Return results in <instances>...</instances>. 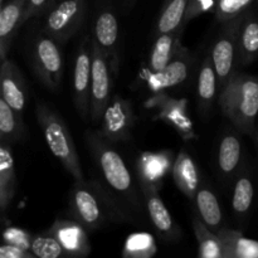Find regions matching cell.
Returning <instances> with one entry per match:
<instances>
[{"mask_svg": "<svg viewBox=\"0 0 258 258\" xmlns=\"http://www.w3.org/2000/svg\"><path fill=\"white\" fill-rule=\"evenodd\" d=\"M85 139L103 181L110 186L106 190L118 202L128 216H141L144 202L139 198L134 179L122 155L113 148L112 143L98 133L87 131Z\"/></svg>", "mask_w": 258, "mask_h": 258, "instance_id": "cell-1", "label": "cell"}, {"mask_svg": "<svg viewBox=\"0 0 258 258\" xmlns=\"http://www.w3.org/2000/svg\"><path fill=\"white\" fill-rule=\"evenodd\" d=\"M73 219L86 231H97L111 222L131 221L118 202L97 181H75L70 196Z\"/></svg>", "mask_w": 258, "mask_h": 258, "instance_id": "cell-2", "label": "cell"}, {"mask_svg": "<svg viewBox=\"0 0 258 258\" xmlns=\"http://www.w3.org/2000/svg\"><path fill=\"white\" fill-rule=\"evenodd\" d=\"M223 115L243 133H252L258 115V78L234 72L218 98Z\"/></svg>", "mask_w": 258, "mask_h": 258, "instance_id": "cell-3", "label": "cell"}, {"mask_svg": "<svg viewBox=\"0 0 258 258\" xmlns=\"http://www.w3.org/2000/svg\"><path fill=\"white\" fill-rule=\"evenodd\" d=\"M35 116L44 135L45 143L53 155L59 160L75 181L85 180L80 156L76 150L70 127L64 120L45 103H39L37 106Z\"/></svg>", "mask_w": 258, "mask_h": 258, "instance_id": "cell-4", "label": "cell"}, {"mask_svg": "<svg viewBox=\"0 0 258 258\" xmlns=\"http://www.w3.org/2000/svg\"><path fill=\"white\" fill-rule=\"evenodd\" d=\"M32 66L38 80L50 91L59 88L63 77V57L59 43L47 33L37 35L32 48Z\"/></svg>", "mask_w": 258, "mask_h": 258, "instance_id": "cell-5", "label": "cell"}, {"mask_svg": "<svg viewBox=\"0 0 258 258\" xmlns=\"http://www.w3.org/2000/svg\"><path fill=\"white\" fill-rule=\"evenodd\" d=\"M91 86L90 118L93 122L101 120L103 110L111 98L112 70L107 58L95 40H91Z\"/></svg>", "mask_w": 258, "mask_h": 258, "instance_id": "cell-6", "label": "cell"}, {"mask_svg": "<svg viewBox=\"0 0 258 258\" xmlns=\"http://www.w3.org/2000/svg\"><path fill=\"white\" fill-rule=\"evenodd\" d=\"M86 10V0H59L45 17L44 33L58 43H66L81 28Z\"/></svg>", "mask_w": 258, "mask_h": 258, "instance_id": "cell-7", "label": "cell"}, {"mask_svg": "<svg viewBox=\"0 0 258 258\" xmlns=\"http://www.w3.org/2000/svg\"><path fill=\"white\" fill-rule=\"evenodd\" d=\"M242 17L243 14L222 23L224 27L214 40L209 54L221 87L226 85L227 81L234 73L237 60V39Z\"/></svg>", "mask_w": 258, "mask_h": 258, "instance_id": "cell-8", "label": "cell"}, {"mask_svg": "<svg viewBox=\"0 0 258 258\" xmlns=\"http://www.w3.org/2000/svg\"><path fill=\"white\" fill-rule=\"evenodd\" d=\"M101 136L112 144L125 143L131 138L135 115L131 103L121 96L110 98L101 116Z\"/></svg>", "mask_w": 258, "mask_h": 258, "instance_id": "cell-9", "label": "cell"}, {"mask_svg": "<svg viewBox=\"0 0 258 258\" xmlns=\"http://www.w3.org/2000/svg\"><path fill=\"white\" fill-rule=\"evenodd\" d=\"M139 184L143 194L144 207L148 212L149 219L153 223L154 228L165 241H178L180 238V231L174 223L173 217L161 199L156 185L143 179H139Z\"/></svg>", "mask_w": 258, "mask_h": 258, "instance_id": "cell-10", "label": "cell"}, {"mask_svg": "<svg viewBox=\"0 0 258 258\" xmlns=\"http://www.w3.org/2000/svg\"><path fill=\"white\" fill-rule=\"evenodd\" d=\"M191 64H193V55L180 43L173 58L163 70L156 73H149V88L154 92H161L164 90L181 85L189 77Z\"/></svg>", "mask_w": 258, "mask_h": 258, "instance_id": "cell-11", "label": "cell"}, {"mask_svg": "<svg viewBox=\"0 0 258 258\" xmlns=\"http://www.w3.org/2000/svg\"><path fill=\"white\" fill-rule=\"evenodd\" d=\"M118 20L110 7H105L97 13L93 23V40L107 58L112 72L117 73L118 57Z\"/></svg>", "mask_w": 258, "mask_h": 258, "instance_id": "cell-12", "label": "cell"}, {"mask_svg": "<svg viewBox=\"0 0 258 258\" xmlns=\"http://www.w3.org/2000/svg\"><path fill=\"white\" fill-rule=\"evenodd\" d=\"M91 50L83 43L76 55L73 68V101L78 115L86 120L90 117Z\"/></svg>", "mask_w": 258, "mask_h": 258, "instance_id": "cell-13", "label": "cell"}, {"mask_svg": "<svg viewBox=\"0 0 258 258\" xmlns=\"http://www.w3.org/2000/svg\"><path fill=\"white\" fill-rule=\"evenodd\" d=\"M0 96L22 115L27 103V85L19 68L8 57L0 62Z\"/></svg>", "mask_w": 258, "mask_h": 258, "instance_id": "cell-14", "label": "cell"}, {"mask_svg": "<svg viewBox=\"0 0 258 258\" xmlns=\"http://www.w3.org/2000/svg\"><path fill=\"white\" fill-rule=\"evenodd\" d=\"M49 231L58 239L67 257H86L91 252L87 231L75 219H55Z\"/></svg>", "mask_w": 258, "mask_h": 258, "instance_id": "cell-15", "label": "cell"}, {"mask_svg": "<svg viewBox=\"0 0 258 258\" xmlns=\"http://www.w3.org/2000/svg\"><path fill=\"white\" fill-rule=\"evenodd\" d=\"M156 98L158 118L175 128L176 133L186 141L197 138L193 121L188 112L186 102L184 100H175L168 96H159Z\"/></svg>", "mask_w": 258, "mask_h": 258, "instance_id": "cell-16", "label": "cell"}, {"mask_svg": "<svg viewBox=\"0 0 258 258\" xmlns=\"http://www.w3.org/2000/svg\"><path fill=\"white\" fill-rule=\"evenodd\" d=\"M25 0H8L0 9V62L8 57L10 45L23 24Z\"/></svg>", "mask_w": 258, "mask_h": 258, "instance_id": "cell-17", "label": "cell"}, {"mask_svg": "<svg viewBox=\"0 0 258 258\" xmlns=\"http://www.w3.org/2000/svg\"><path fill=\"white\" fill-rule=\"evenodd\" d=\"M171 174H173L176 188L186 198L193 201L197 189L201 184V176H199L198 166H197L193 156L185 149H181L176 155L175 161L171 166Z\"/></svg>", "mask_w": 258, "mask_h": 258, "instance_id": "cell-18", "label": "cell"}, {"mask_svg": "<svg viewBox=\"0 0 258 258\" xmlns=\"http://www.w3.org/2000/svg\"><path fill=\"white\" fill-rule=\"evenodd\" d=\"M258 57V18L248 12L243 13L237 39V60L249 64Z\"/></svg>", "mask_w": 258, "mask_h": 258, "instance_id": "cell-19", "label": "cell"}, {"mask_svg": "<svg viewBox=\"0 0 258 258\" xmlns=\"http://www.w3.org/2000/svg\"><path fill=\"white\" fill-rule=\"evenodd\" d=\"M17 190V175L12 148L8 141L0 140V212L9 208Z\"/></svg>", "mask_w": 258, "mask_h": 258, "instance_id": "cell-20", "label": "cell"}, {"mask_svg": "<svg viewBox=\"0 0 258 258\" xmlns=\"http://www.w3.org/2000/svg\"><path fill=\"white\" fill-rule=\"evenodd\" d=\"M193 202L196 203L197 211L199 213V218L204 224L214 233L222 228L223 223V214H222L221 206L217 199L216 194L206 184H199L196 191Z\"/></svg>", "mask_w": 258, "mask_h": 258, "instance_id": "cell-21", "label": "cell"}, {"mask_svg": "<svg viewBox=\"0 0 258 258\" xmlns=\"http://www.w3.org/2000/svg\"><path fill=\"white\" fill-rule=\"evenodd\" d=\"M217 236L221 241L223 258H258V241L223 227L217 232Z\"/></svg>", "mask_w": 258, "mask_h": 258, "instance_id": "cell-22", "label": "cell"}, {"mask_svg": "<svg viewBox=\"0 0 258 258\" xmlns=\"http://www.w3.org/2000/svg\"><path fill=\"white\" fill-rule=\"evenodd\" d=\"M181 32L183 29H176L173 32L161 33L156 35V39L149 55V73L159 72L168 64L181 43Z\"/></svg>", "mask_w": 258, "mask_h": 258, "instance_id": "cell-23", "label": "cell"}, {"mask_svg": "<svg viewBox=\"0 0 258 258\" xmlns=\"http://www.w3.org/2000/svg\"><path fill=\"white\" fill-rule=\"evenodd\" d=\"M217 90H218V78L211 57L208 55L202 62L198 83H197V101H198L199 110L203 115L211 110L217 97Z\"/></svg>", "mask_w": 258, "mask_h": 258, "instance_id": "cell-24", "label": "cell"}, {"mask_svg": "<svg viewBox=\"0 0 258 258\" xmlns=\"http://www.w3.org/2000/svg\"><path fill=\"white\" fill-rule=\"evenodd\" d=\"M242 158L241 140L233 134H227L222 138L218 146V169L223 176L233 175Z\"/></svg>", "mask_w": 258, "mask_h": 258, "instance_id": "cell-25", "label": "cell"}, {"mask_svg": "<svg viewBox=\"0 0 258 258\" xmlns=\"http://www.w3.org/2000/svg\"><path fill=\"white\" fill-rule=\"evenodd\" d=\"M189 0H164L156 22V35L184 29L183 19Z\"/></svg>", "mask_w": 258, "mask_h": 258, "instance_id": "cell-26", "label": "cell"}, {"mask_svg": "<svg viewBox=\"0 0 258 258\" xmlns=\"http://www.w3.org/2000/svg\"><path fill=\"white\" fill-rule=\"evenodd\" d=\"M194 234L198 243V254L202 258H223L222 244L217 233L208 228L199 217L191 218Z\"/></svg>", "mask_w": 258, "mask_h": 258, "instance_id": "cell-27", "label": "cell"}, {"mask_svg": "<svg viewBox=\"0 0 258 258\" xmlns=\"http://www.w3.org/2000/svg\"><path fill=\"white\" fill-rule=\"evenodd\" d=\"M169 158L166 154H151L146 153L141 155L138 163L139 179L154 184L164 178L169 170Z\"/></svg>", "mask_w": 258, "mask_h": 258, "instance_id": "cell-28", "label": "cell"}, {"mask_svg": "<svg viewBox=\"0 0 258 258\" xmlns=\"http://www.w3.org/2000/svg\"><path fill=\"white\" fill-rule=\"evenodd\" d=\"M22 115L15 112L9 103L0 96V136L2 140L12 143L22 138L23 123Z\"/></svg>", "mask_w": 258, "mask_h": 258, "instance_id": "cell-29", "label": "cell"}, {"mask_svg": "<svg viewBox=\"0 0 258 258\" xmlns=\"http://www.w3.org/2000/svg\"><path fill=\"white\" fill-rule=\"evenodd\" d=\"M30 252L38 258H60L67 257V253L60 246L54 234L48 229L44 233L32 237Z\"/></svg>", "mask_w": 258, "mask_h": 258, "instance_id": "cell-30", "label": "cell"}, {"mask_svg": "<svg viewBox=\"0 0 258 258\" xmlns=\"http://www.w3.org/2000/svg\"><path fill=\"white\" fill-rule=\"evenodd\" d=\"M254 197V186L249 176H241L234 184L232 208L237 216H246L252 207Z\"/></svg>", "mask_w": 258, "mask_h": 258, "instance_id": "cell-31", "label": "cell"}, {"mask_svg": "<svg viewBox=\"0 0 258 258\" xmlns=\"http://www.w3.org/2000/svg\"><path fill=\"white\" fill-rule=\"evenodd\" d=\"M156 253V244L153 237L146 233H136L127 237L123 256L146 258Z\"/></svg>", "mask_w": 258, "mask_h": 258, "instance_id": "cell-32", "label": "cell"}, {"mask_svg": "<svg viewBox=\"0 0 258 258\" xmlns=\"http://www.w3.org/2000/svg\"><path fill=\"white\" fill-rule=\"evenodd\" d=\"M253 0H216V18L219 23L228 22L243 14Z\"/></svg>", "mask_w": 258, "mask_h": 258, "instance_id": "cell-33", "label": "cell"}, {"mask_svg": "<svg viewBox=\"0 0 258 258\" xmlns=\"http://www.w3.org/2000/svg\"><path fill=\"white\" fill-rule=\"evenodd\" d=\"M32 237L27 231L18 227H8L3 232V241L5 243L14 244V246L22 247V248L30 251V242H32Z\"/></svg>", "mask_w": 258, "mask_h": 258, "instance_id": "cell-34", "label": "cell"}, {"mask_svg": "<svg viewBox=\"0 0 258 258\" xmlns=\"http://www.w3.org/2000/svg\"><path fill=\"white\" fill-rule=\"evenodd\" d=\"M214 2L213 0H189L188 7H186L185 15L183 19V27L188 24L193 18L198 17L202 13L207 12L211 7H213Z\"/></svg>", "mask_w": 258, "mask_h": 258, "instance_id": "cell-35", "label": "cell"}, {"mask_svg": "<svg viewBox=\"0 0 258 258\" xmlns=\"http://www.w3.org/2000/svg\"><path fill=\"white\" fill-rule=\"evenodd\" d=\"M54 0H25L24 12H23V23L30 18L35 17L43 10L47 9Z\"/></svg>", "mask_w": 258, "mask_h": 258, "instance_id": "cell-36", "label": "cell"}, {"mask_svg": "<svg viewBox=\"0 0 258 258\" xmlns=\"http://www.w3.org/2000/svg\"><path fill=\"white\" fill-rule=\"evenodd\" d=\"M0 258H35V256L28 249L4 242L0 244Z\"/></svg>", "mask_w": 258, "mask_h": 258, "instance_id": "cell-37", "label": "cell"}, {"mask_svg": "<svg viewBox=\"0 0 258 258\" xmlns=\"http://www.w3.org/2000/svg\"><path fill=\"white\" fill-rule=\"evenodd\" d=\"M3 4H4V0H0V9H2Z\"/></svg>", "mask_w": 258, "mask_h": 258, "instance_id": "cell-38", "label": "cell"}, {"mask_svg": "<svg viewBox=\"0 0 258 258\" xmlns=\"http://www.w3.org/2000/svg\"><path fill=\"white\" fill-rule=\"evenodd\" d=\"M135 2V0H126V3H127V4H130V3H134Z\"/></svg>", "mask_w": 258, "mask_h": 258, "instance_id": "cell-39", "label": "cell"}, {"mask_svg": "<svg viewBox=\"0 0 258 258\" xmlns=\"http://www.w3.org/2000/svg\"><path fill=\"white\" fill-rule=\"evenodd\" d=\"M54 2H59V0H54Z\"/></svg>", "mask_w": 258, "mask_h": 258, "instance_id": "cell-40", "label": "cell"}, {"mask_svg": "<svg viewBox=\"0 0 258 258\" xmlns=\"http://www.w3.org/2000/svg\"><path fill=\"white\" fill-rule=\"evenodd\" d=\"M0 140H2V136H0Z\"/></svg>", "mask_w": 258, "mask_h": 258, "instance_id": "cell-41", "label": "cell"}]
</instances>
